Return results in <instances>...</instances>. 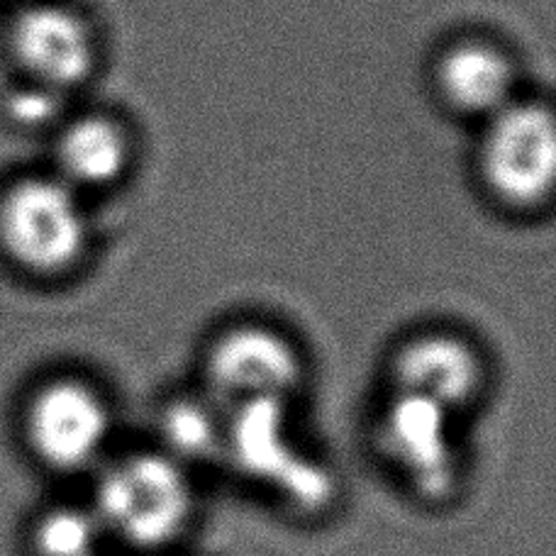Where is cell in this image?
Returning a JSON list of instances; mask_svg holds the SVG:
<instances>
[{"mask_svg": "<svg viewBox=\"0 0 556 556\" xmlns=\"http://www.w3.org/2000/svg\"><path fill=\"white\" fill-rule=\"evenodd\" d=\"M113 405L93 381L54 376L33 393L25 437L33 454L59 473L98 471L113 440Z\"/></svg>", "mask_w": 556, "mask_h": 556, "instance_id": "obj_4", "label": "cell"}, {"mask_svg": "<svg viewBox=\"0 0 556 556\" xmlns=\"http://www.w3.org/2000/svg\"><path fill=\"white\" fill-rule=\"evenodd\" d=\"M456 417L425 399L391 391L376 415V450L417 501L446 505L464 483Z\"/></svg>", "mask_w": 556, "mask_h": 556, "instance_id": "obj_3", "label": "cell"}, {"mask_svg": "<svg viewBox=\"0 0 556 556\" xmlns=\"http://www.w3.org/2000/svg\"><path fill=\"white\" fill-rule=\"evenodd\" d=\"M389 376L391 391L417 395L462 415L483 395L489 364L469 337L427 330L395 346Z\"/></svg>", "mask_w": 556, "mask_h": 556, "instance_id": "obj_8", "label": "cell"}, {"mask_svg": "<svg viewBox=\"0 0 556 556\" xmlns=\"http://www.w3.org/2000/svg\"><path fill=\"white\" fill-rule=\"evenodd\" d=\"M15 54L37 81L66 88L91 74L93 47L81 17L64 8H35L17 20Z\"/></svg>", "mask_w": 556, "mask_h": 556, "instance_id": "obj_9", "label": "cell"}, {"mask_svg": "<svg viewBox=\"0 0 556 556\" xmlns=\"http://www.w3.org/2000/svg\"><path fill=\"white\" fill-rule=\"evenodd\" d=\"M440 84L459 111L495 115L513 103L515 74L508 56L495 47L464 42L444 54Z\"/></svg>", "mask_w": 556, "mask_h": 556, "instance_id": "obj_11", "label": "cell"}, {"mask_svg": "<svg viewBox=\"0 0 556 556\" xmlns=\"http://www.w3.org/2000/svg\"><path fill=\"white\" fill-rule=\"evenodd\" d=\"M227 408L205 391L166 401L156 420V450L195 473L225 462Z\"/></svg>", "mask_w": 556, "mask_h": 556, "instance_id": "obj_10", "label": "cell"}, {"mask_svg": "<svg viewBox=\"0 0 556 556\" xmlns=\"http://www.w3.org/2000/svg\"><path fill=\"white\" fill-rule=\"evenodd\" d=\"M56 159L68 186H108L127 164V139L105 117H81L59 137Z\"/></svg>", "mask_w": 556, "mask_h": 556, "instance_id": "obj_12", "label": "cell"}, {"mask_svg": "<svg viewBox=\"0 0 556 556\" xmlns=\"http://www.w3.org/2000/svg\"><path fill=\"white\" fill-rule=\"evenodd\" d=\"M0 242L10 260L42 276L81 262L88 223L74 186L62 178H29L0 203Z\"/></svg>", "mask_w": 556, "mask_h": 556, "instance_id": "obj_5", "label": "cell"}, {"mask_svg": "<svg viewBox=\"0 0 556 556\" xmlns=\"http://www.w3.org/2000/svg\"><path fill=\"white\" fill-rule=\"evenodd\" d=\"M481 164L485 181L503 201L540 203L552 191L556 168L552 113L538 103H510L491 115Z\"/></svg>", "mask_w": 556, "mask_h": 556, "instance_id": "obj_7", "label": "cell"}, {"mask_svg": "<svg viewBox=\"0 0 556 556\" xmlns=\"http://www.w3.org/2000/svg\"><path fill=\"white\" fill-rule=\"evenodd\" d=\"M108 542L162 552L184 538L195 515L193 473L156 450L108 456L98 466L93 498Z\"/></svg>", "mask_w": 556, "mask_h": 556, "instance_id": "obj_1", "label": "cell"}, {"mask_svg": "<svg viewBox=\"0 0 556 556\" xmlns=\"http://www.w3.org/2000/svg\"><path fill=\"white\" fill-rule=\"evenodd\" d=\"M54 111H56V105H54L52 91H49V93H27L15 103V115L23 117V121L29 123V125L49 121V117L54 115Z\"/></svg>", "mask_w": 556, "mask_h": 556, "instance_id": "obj_14", "label": "cell"}, {"mask_svg": "<svg viewBox=\"0 0 556 556\" xmlns=\"http://www.w3.org/2000/svg\"><path fill=\"white\" fill-rule=\"evenodd\" d=\"M303 376L301 346L264 323L230 325L207 344L203 359V391L227 410L256 401H293Z\"/></svg>", "mask_w": 556, "mask_h": 556, "instance_id": "obj_6", "label": "cell"}, {"mask_svg": "<svg viewBox=\"0 0 556 556\" xmlns=\"http://www.w3.org/2000/svg\"><path fill=\"white\" fill-rule=\"evenodd\" d=\"M223 464L271 491L298 518H320L334 505V473L298 437L291 401H256L227 410Z\"/></svg>", "mask_w": 556, "mask_h": 556, "instance_id": "obj_2", "label": "cell"}, {"mask_svg": "<svg viewBox=\"0 0 556 556\" xmlns=\"http://www.w3.org/2000/svg\"><path fill=\"white\" fill-rule=\"evenodd\" d=\"M108 534L91 503H62L42 513L33 530L37 556H105Z\"/></svg>", "mask_w": 556, "mask_h": 556, "instance_id": "obj_13", "label": "cell"}]
</instances>
